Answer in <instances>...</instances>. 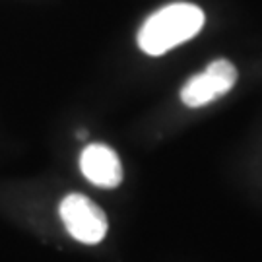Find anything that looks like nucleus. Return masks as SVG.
<instances>
[{
	"label": "nucleus",
	"mask_w": 262,
	"mask_h": 262,
	"mask_svg": "<svg viewBox=\"0 0 262 262\" xmlns=\"http://www.w3.org/2000/svg\"><path fill=\"white\" fill-rule=\"evenodd\" d=\"M58 212H60V220L64 224L66 231L76 241L85 245H97L105 239L107 229H109L107 215L88 196L68 194L60 202Z\"/></svg>",
	"instance_id": "2"
},
{
	"label": "nucleus",
	"mask_w": 262,
	"mask_h": 262,
	"mask_svg": "<svg viewBox=\"0 0 262 262\" xmlns=\"http://www.w3.org/2000/svg\"><path fill=\"white\" fill-rule=\"evenodd\" d=\"M204 28V12L190 2H175L159 8L138 31V47L150 56H159L192 39Z\"/></svg>",
	"instance_id": "1"
},
{
	"label": "nucleus",
	"mask_w": 262,
	"mask_h": 262,
	"mask_svg": "<svg viewBox=\"0 0 262 262\" xmlns=\"http://www.w3.org/2000/svg\"><path fill=\"white\" fill-rule=\"evenodd\" d=\"M80 169L95 187L115 188L122 181L121 159L105 144H90L80 156Z\"/></svg>",
	"instance_id": "4"
},
{
	"label": "nucleus",
	"mask_w": 262,
	"mask_h": 262,
	"mask_svg": "<svg viewBox=\"0 0 262 262\" xmlns=\"http://www.w3.org/2000/svg\"><path fill=\"white\" fill-rule=\"evenodd\" d=\"M237 82V68L225 58L210 62L200 74L192 76L181 90V99L187 107H204L215 99L224 97Z\"/></svg>",
	"instance_id": "3"
}]
</instances>
